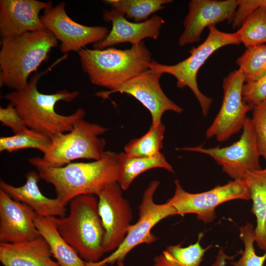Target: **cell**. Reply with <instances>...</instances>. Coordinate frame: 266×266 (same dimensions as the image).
<instances>
[{
    "label": "cell",
    "mask_w": 266,
    "mask_h": 266,
    "mask_svg": "<svg viewBox=\"0 0 266 266\" xmlns=\"http://www.w3.org/2000/svg\"><path fill=\"white\" fill-rule=\"evenodd\" d=\"M26 182L16 187L0 180V188L11 198L31 207L38 216L45 217H62L66 215L65 205L59 199L49 198L40 191L37 171L31 170L25 176Z\"/></svg>",
    "instance_id": "19"
},
{
    "label": "cell",
    "mask_w": 266,
    "mask_h": 266,
    "mask_svg": "<svg viewBox=\"0 0 266 266\" xmlns=\"http://www.w3.org/2000/svg\"><path fill=\"white\" fill-rule=\"evenodd\" d=\"M165 126L162 123L158 126L151 125L148 132L139 138L131 140L124 148L129 157H148L161 152L163 147Z\"/></svg>",
    "instance_id": "27"
},
{
    "label": "cell",
    "mask_w": 266,
    "mask_h": 266,
    "mask_svg": "<svg viewBox=\"0 0 266 266\" xmlns=\"http://www.w3.org/2000/svg\"><path fill=\"white\" fill-rule=\"evenodd\" d=\"M52 143L48 136L28 128L24 132L0 137V151L9 153L24 149H36L44 154Z\"/></svg>",
    "instance_id": "28"
},
{
    "label": "cell",
    "mask_w": 266,
    "mask_h": 266,
    "mask_svg": "<svg viewBox=\"0 0 266 266\" xmlns=\"http://www.w3.org/2000/svg\"><path fill=\"white\" fill-rule=\"evenodd\" d=\"M78 53L82 69L90 82L109 91L118 88L148 70L153 60L151 52L143 41L124 50L84 48Z\"/></svg>",
    "instance_id": "3"
},
{
    "label": "cell",
    "mask_w": 266,
    "mask_h": 266,
    "mask_svg": "<svg viewBox=\"0 0 266 266\" xmlns=\"http://www.w3.org/2000/svg\"><path fill=\"white\" fill-rule=\"evenodd\" d=\"M208 28L209 33L206 39L198 46L192 48L190 56L184 60L175 65H166L153 59L149 65V69L153 71L173 76L176 79L177 88H189L199 101L204 117L207 116L213 100L200 90L197 79L198 72L207 59L219 48L241 43L235 33L220 31L215 25H211Z\"/></svg>",
    "instance_id": "6"
},
{
    "label": "cell",
    "mask_w": 266,
    "mask_h": 266,
    "mask_svg": "<svg viewBox=\"0 0 266 266\" xmlns=\"http://www.w3.org/2000/svg\"><path fill=\"white\" fill-rule=\"evenodd\" d=\"M241 43L249 48L266 43V7L250 13L235 32Z\"/></svg>",
    "instance_id": "26"
},
{
    "label": "cell",
    "mask_w": 266,
    "mask_h": 266,
    "mask_svg": "<svg viewBox=\"0 0 266 266\" xmlns=\"http://www.w3.org/2000/svg\"><path fill=\"white\" fill-rule=\"evenodd\" d=\"M52 7V1L36 0H0L1 37L19 35L45 29L39 13Z\"/></svg>",
    "instance_id": "17"
},
{
    "label": "cell",
    "mask_w": 266,
    "mask_h": 266,
    "mask_svg": "<svg viewBox=\"0 0 266 266\" xmlns=\"http://www.w3.org/2000/svg\"><path fill=\"white\" fill-rule=\"evenodd\" d=\"M40 179L51 184L56 198L65 205L74 197L95 195L106 184L117 182L119 177V153L105 151L101 158L90 162L71 163L61 167H52L41 164L38 157L29 159Z\"/></svg>",
    "instance_id": "2"
},
{
    "label": "cell",
    "mask_w": 266,
    "mask_h": 266,
    "mask_svg": "<svg viewBox=\"0 0 266 266\" xmlns=\"http://www.w3.org/2000/svg\"><path fill=\"white\" fill-rule=\"evenodd\" d=\"M35 226L41 236L47 242L52 255L60 266H94L82 260L58 231L52 217L37 216Z\"/></svg>",
    "instance_id": "22"
},
{
    "label": "cell",
    "mask_w": 266,
    "mask_h": 266,
    "mask_svg": "<svg viewBox=\"0 0 266 266\" xmlns=\"http://www.w3.org/2000/svg\"><path fill=\"white\" fill-rule=\"evenodd\" d=\"M239 0H192L183 21L184 31L178 40L180 46L198 42L206 27L227 21L232 23Z\"/></svg>",
    "instance_id": "15"
},
{
    "label": "cell",
    "mask_w": 266,
    "mask_h": 266,
    "mask_svg": "<svg viewBox=\"0 0 266 266\" xmlns=\"http://www.w3.org/2000/svg\"><path fill=\"white\" fill-rule=\"evenodd\" d=\"M117 182L105 185L96 195L98 210L104 231L105 253L114 252L122 243L131 225L133 212Z\"/></svg>",
    "instance_id": "12"
},
{
    "label": "cell",
    "mask_w": 266,
    "mask_h": 266,
    "mask_svg": "<svg viewBox=\"0 0 266 266\" xmlns=\"http://www.w3.org/2000/svg\"><path fill=\"white\" fill-rule=\"evenodd\" d=\"M253 110L251 119L258 150L266 162V100L255 106Z\"/></svg>",
    "instance_id": "31"
},
{
    "label": "cell",
    "mask_w": 266,
    "mask_h": 266,
    "mask_svg": "<svg viewBox=\"0 0 266 266\" xmlns=\"http://www.w3.org/2000/svg\"><path fill=\"white\" fill-rule=\"evenodd\" d=\"M120 168L118 183L123 190H127L134 179L144 172L154 168H162L173 173L172 166L161 152L151 157H132L124 152L119 153Z\"/></svg>",
    "instance_id": "24"
},
{
    "label": "cell",
    "mask_w": 266,
    "mask_h": 266,
    "mask_svg": "<svg viewBox=\"0 0 266 266\" xmlns=\"http://www.w3.org/2000/svg\"><path fill=\"white\" fill-rule=\"evenodd\" d=\"M52 257L41 236L21 243H0V262L3 266H60Z\"/></svg>",
    "instance_id": "20"
},
{
    "label": "cell",
    "mask_w": 266,
    "mask_h": 266,
    "mask_svg": "<svg viewBox=\"0 0 266 266\" xmlns=\"http://www.w3.org/2000/svg\"><path fill=\"white\" fill-rule=\"evenodd\" d=\"M102 15L103 19L111 22L112 27L104 39L93 44L95 49H103L125 42L136 45L146 38L157 39L165 23L161 16L155 14L139 23L130 22L125 16L112 9L103 10Z\"/></svg>",
    "instance_id": "18"
},
{
    "label": "cell",
    "mask_w": 266,
    "mask_h": 266,
    "mask_svg": "<svg viewBox=\"0 0 266 266\" xmlns=\"http://www.w3.org/2000/svg\"><path fill=\"white\" fill-rule=\"evenodd\" d=\"M117 266H126L124 264V261H118L116 262Z\"/></svg>",
    "instance_id": "36"
},
{
    "label": "cell",
    "mask_w": 266,
    "mask_h": 266,
    "mask_svg": "<svg viewBox=\"0 0 266 266\" xmlns=\"http://www.w3.org/2000/svg\"><path fill=\"white\" fill-rule=\"evenodd\" d=\"M244 75L239 69L230 72L223 81V98L220 109L207 129V138L224 142L242 130L247 113L252 110L243 100Z\"/></svg>",
    "instance_id": "11"
},
{
    "label": "cell",
    "mask_w": 266,
    "mask_h": 266,
    "mask_svg": "<svg viewBox=\"0 0 266 266\" xmlns=\"http://www.w3.org/2000/svg\"><path fill=\"white\" fill-rule=\"evenodd\" d=\"M234 257L228 256L223 249H220L216 256L215 260L211 266H226L228 260H232Z\"/></svg>",
    "instance_id": "35"
},
{
    "label": "cell",
    "mask_w": 266,
    "mask_h": 266,
    "mask_svg": "<svg viewBox=\"0 0 266 266\" xmlns=\"http://www.w3.org/2000/svg\"><path fill=\"white\" fill-rule=\"evenodd\" d=\"M177 150L198 152L210 156L233 180L243 179L247 173L262 168L253 122L248 117L240 138L229 146L205 148L199 145Z\"/></svg>",
    "instance_id": "10"
},
{
    "label": "cell",
    "mask_w": 266,
    "mask_h": 266,
    "mask_svg": "<svg viewBox=\"0 0 266 266\" xmlns=\"http://www.w3.org/2000/svg\"><path fill=\"white\" fill-rule=\"evenodd\" d=\"M260 7H266V0H239L232 27L234 29L240 27L250 13Z\"/></svg>",
    "instance_id": "34"
},
{
    "label": "cell",
    "mask_w": 266,
    "mask_h": 266,
    "mask_svg": "<svg viewBox=\"0 0 266 266\" xmlns=\"http://www.w3.org/2000/svg\"><path fill=\"white\" fill-rule=\"evenodd\" d=\"M69 213L53 217L60 235L88 263L100 261L105 254V231L98 210V199L94 195H82L68 203Z\"/></svg>",
    "instance_id": "5"
},
{
    "label": "cell",
    "mask_w": 266,
    "mask_h": 266,
    "mask_svg": "<svg viewBox=\"0 0 266 266\" xmlns=\"http://www.w3.org/2000/svg\"><path fill=\"white\" fill-rule=\"evenodd\" d=\"M252 201L251 212L256 218L255 242L266 252V168L250 171L242 179Z\"/></svg>",
    "instance_id": "21"
},
{
    "label": "cell",
    "mask_w": 266,
    "mask_h": 266,
    "mask_svg": "<svg viewBox=\"0 0 266 266\" xmlns=\"http://www.w3.org/2000/svg\"><path fill=\"white\" fill-rule=\"evenodd\" d=\"M112 9L125 16L127 19H133L139 23L148 20L155 12L165 8L171 0H107Z\"/></svg>",
    "instance_id": "25"
},
{
    "label": "cell",
    "mask_w": 266,
    "mask_h": 266,
    "mask_svg": "<svg viewBox=\"0 0 266 266\" xmlns=\"http://www.w3.org/2000/svg\"><path fill=\"white\" fill-rule=\"evenodd\" d=\"M36 212L0 189V243H17L40 236L34 220Z\"/></svg>",
    "instance_id": "16"
},
{
    "label": "cell",
    "mask_w": 266,
    "mask_h": 266,
    "mask_svg": "<svg viewBox=\"0 0 266 266\" xmlns=\"http://www.w3.org/2000/svg\"><path fill=\"white\" fill-rule=\"evenodd\" d=\"M173 196L166 201L173 206L176 215L193 213L205 224L212 222L216 215L215 209L222 203L234 200H251L247 187L242 179L233 180L223 185L199 193L185 191L178 179L174 181Z\"/></svg>",
    "instance_id": "9"
},
{
    "label": "cell",
    "mask_w": 266,
    "mask_h": 266,
    "mask_svg": "<svg viewBox=\"0 0 266 266\" xmlns=\"http://www.w3.org/2000/svg\"><path fill=\"white\" fill-rule=\"evenodd\" d=\"M58 40L46 29L1 37L0 85L14 90L24 88L30 74L46 61Z\"/></svg>",
    "instance_id": "4"
},
{
    "label": "cell",
    "mask_w": 266,
    "mask_h": 266,
    "mask_svg": "<svg viewBox=\"0 0 266 266\" xmlns=\"http://www.w3.org/2000/svg\"><path fill=\"white\" fill-rule=\"evenodd\" d=\"M48 70L49 69L34 73L24 88L9 92L2 98L13 104L28 128L52 139L71 131L77 121L84 118L86 112L81 108L68 115L60 114L55 111V106L58 102H71L80 92H69L66 89L51 94L39 92L37 83Z\"/></svg>",
    "instance_id": "1"
},
{
    "label": "cell",
    "mask_w": 266,
    "mask_h": 266,
    "mask_svg": "<svg viewBox=\"0 0 266 266\" xmlns=\"http://www.w3.org/2000/svg\"><path fill=\"white\" fill-rule=\"evenodd\" d=\"M66 3L62 2L54 7L43 10L40 16L45 29L61 41V51L66 54L79 52L85 46L104 39L109 31L103 26H87L72 20L65 10Z\"/></svg>",
    "instance_id": "13"
},
{
    "label": "cell",
    "mask_w": 266,
    "mask_h": 266,
    "mask_svg": "<svg viewBox=\"0 0 266 266\" xmlns=\"http://www.w3.org/2000/svg\"><path fill=\"white\" fill-rule=\"evenodd\" d=\"M245 83L258 80L266 75V44L247 48L236 60Z\"/></svg>",
    "instance_id": "29"
},
{
    "label": "cell",
    "mask_w": 266,
    "mask_h": 266,
    "mask_svg": "<svg viewBox=\"0 0 266 266\" xmlns=\"http://www.w3.org/2000/svg\"><path fill=\"white\" fill-rule=\"evenodd\" d=\"M203 235L200 233L197 241L186 247L181 243L167 246L155 257L152 266H200L206 252L212 246L202 247L200 242Z\"/></svg>",
    "instance_id": "23"
},
{
    "label": "cell",
    "mask_w": 266,
    "mask_h": 266,
    "mask_svg": "<svg viewBox=\"0 0 266 266\" xmlns=\"http://www.w3.org/2000/svg\"><path fill=\"white\" fill-rule=\"evenodd\" d=\"M163 74L150 69L123 84L112 91L97 92L95 94L103 100L115 93H125L138 100L151 115L152 125L162 123L163 114L167 111L181 113L183 108L170 100L162 89L160 79Z\"/></svg>",
    "instance_id": "14"
},
{
    "label": "cell",
    "mask_w": 266,
    "mask_h": 266,
    "mask_svg": "<svg viewBox=\"0 0 266 266\" xmlns=\"http://www.w3.org/2000/svg\"><path fill=\"white\" fill-rule=\"evenodd\" d=\"M244 101L252 110L266 100V75L257 80L245 83L242 89Z\"/></svg>",
    "instance_id": "32"
},
{
    "label": "cell",
    "mask_w": 266,
    "mask_h": 266,
    "mask_svg": "<svg viewBox=\"0 0 266 266\" xmlns=\"http://www.w3.org/2000/svg\"><path fill=\"white\" fill-rule=\"evenodd\" d=\"M159 185L158 180H153L149 183L138 206L137 222L130 225L121 245L108 257L94 263L95 266L113 265L118 261H124L136 246L143 243L150 244L157 240L156 236L151 233L153 227L162 220L176 215L175 210L168 202L163 204L155 202L154 196Z\"/></svg>",
    "instance_id": "8"
},
{
    "label": "cell",
    "mask_w": 266,
    "mask_h": 266,
    "mask_svg": "<svg viewBox=\"0 0 266 266\" xmlns=\"http://www.w3.org/2000/svg\"><path fill=\"white\" fill-rule=\"evenodd\" d=\"M0 121L3 126L10 128L14 134L22 133L28 129L11 102L5 107H0Z\"/></svg>",
    "instance_id": "33"
},
{
    "label": "cell",
    "mask_w": 266,
    "mask_h": 266,
    "mask_svg": "<svg viewBox=\"0 0 266 266\" xmlns=\"http://www.w3.org/2000/svg\"><path fill=\"white\" fill-rule=\"evenodd\" d=\"M239 238L243 243L244 250L236 261L231 262L233 266H263L266 260V252L263 255L256 254L254 244L255 242V228L247 223L239 228Z\"/></svg>",
    "instance_id": "30"
},
{
    "label": "cell",
    "mask_w": 266,
    "mask_h": 266,
    "mask_svg": "<svg viewBox=\"0 0 266 266\" xmlns=\"http://www.w3.org/2000/svg\"><path fill=\"white\" fill-rule=\"evenodd\" d=\"M108 129L99 124L82 119L69 132L60 134L52 139V143L42 158L43 165L61 167L77 159L98 160L101 158L106 145L105 140L100 135Z\"/></svg>",
    "instance_id": "7"
}]
</instances>
